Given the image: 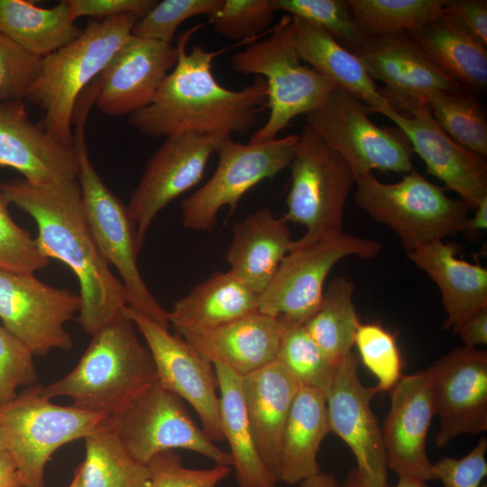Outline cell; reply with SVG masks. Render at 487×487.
<instances>
[{"label": "cell", "instance_id": "1", "mask_svg": "<svg viewBox=\"0 0 487 487\" xmlns=\"http://www.w3.org/2000/svg\"><path fill=\"white\" fill-rule=\"evenodd\" d=\"M0 192L34 219L41 253L66 264L78 280L77 320L87 334L93 335L124 312L128 306L124 285L96 244L78 179L32 184L18 179L1 182Z\"/></svg>", "mask_w": 487, "mask_h": 487}, {"label": "cell", "instance_id": "2", "mask_svg": "<svg viewBox=\"0 0 487 487\" xmlns=\"http://www.w3.org/2000/svg\"><path fill=\"white\" fill-rule=\"evenodd\" d=\"M202 24L182 32L177 41L178 58L152 102L129 115L128 124L152 138L191 132L199 134H247L267 108V83L256 76L241 89L221 86L212 73L213 60L226 49L208 51L187 44Z\"/></svg>", "mask_w": 487, "mask_h": 487}, {"label": "cell", "instance_id": "3", "mask_svg": "<svg viewBox=\"0 0 487 487\" xmlns=\"http://www.w3.org/2000/svg\"><path fill=\"white\" fill-rule=\"evenodd\" d=\"M126 313L92 336L77 365L63 378L43 387L51 400L69 397L72 406L111 416L158 380L152 354Z\"/></svg>", "mask_w": 487, "mask_h": 487}, {"label": "cell", "instance_id": "4", "mask_svg": "<svg viewBox=\"0 0 487 487\" xmlns=\"http://www.w3.org/2000/svg\"><path fill=\"white\" fill-rule=\"evenodd\" d=\"M138 20L133 14L93 20L76 40L41 58L24 99L43 111L41 124L60 142L75 145L71 124L79 96L132 36Z\"/></svg>", "mask_w": 487, "mask_h": 487}, {"label": "cell", "instance_id": "5", "mask_svg": "<svg viewBox=\"0 0 487 487\" xmlns=\"http://www.w3.org/2000/svg\"><path fill=\"white\" fill-rule=\"evenodd\" d=\"M230 61L234 71L262 77L267 83L269 117L251 137V143L277 139L293 118L320 107L336 87L329 78L301 63L289 14L280 18L267 38L235 52Z\"/></svg>", "mask_w": 487, "mask_h": 487}, {"label": "cell", "instance_id": "6", "mask_svg": "<svg viewBox=\"0 0 487 487\" xmlns=\"http://www.w3.org/2000/svg\"><path fill=\"white\" fill-rule=\"evenodd\" d=\"M354 202L372 220L388 226L407 253L425 244L464 231L469 207L449 198L415 170L395 183H384L372 172L356 178Z\"/></svg>", "mask_w": 487, "mask_h": 487}, {"label": "cell", "instance_id": "7", "mask_svg": "<svg viewBox=\"0 0 487 487\" xmlns=\"http://www.w3.org/2000/svg\"><path fill=\"white\" fill-rule=\"evenodd\" d=\"M289 167L291 182L282 218L306 228L289 251L343 234L345 207L356 181L345 161L306 124Z\"/></svg>", "mask_w": 487, "mask_h": 487}, {"label": "cell", "instance_id": "8", "mask_svg": "<svg viewBox=\"0 0 487 487\" xmlns=\"http://www.w3.org/2000/svg\"><path fill=\"white\" fill-rule=\"evenodd\" d=\"M34 384L0 405V430L19 470L23 487H46L44 470L60 446L107 425V415L60 406Z\"/></svg>", "mask_w": 487, "mask_h": 487}, {"label": "cell", "instance_id": "9", "mask_svg": "<svg viewBox=\"0 0 487 487\" xmlns=\"http://www.w3.org/2000/svg\"><path fill=\"white\" fill-rule=\"evenodd\" d=\"M87 117L86 115L74 117L77 126L74 142L78 161L77 179L94 240L109 266H114L119 273L127 305L169 328L168 311L153 297L138 268L140 252L127 207L105 184L88 156L84 136Z\"/></svg>", "mask_w": 487, "mask_h": 487}, {"label": "cell", "instance_id": "10", "mask_svg": "<svg viewBox=\"0 0 487 487\" xmlns=\"http://www.w3.org/2000/svg\"><path fill=\"white\" fill-rule=\"evenodd\" d=\"M108 426L130 456L142 464L161 452L180 448L216 464H233L230 453L216 446L198 426L184 400L158 380L109 416Z\"/></svg>", "mask_w": 487, "mask_h": 487}, {"label": "cell", "instance_id": "11", "mask_svg": "<svg viewBox=\"0 0 487 487\" xmlns=\"http://www.w3.org/2000/svg\"><path fill=\"white\" fill-rule=\"evenodd\" d=\"M370 108L347 90L336 87L325 103L306 115V124L337 152L356 178L374 170L408 173L413 150L398 127H380Z\"/></svg>", "mask_w": 487, "mask_h": 487}, {"label": "cell", "instance_id": "12", "mask_svg": "<svg viewBox=\"0 0 487 487\" xmlns=\"http://www.w3.org/2000/svg\"><path fill=\"white\" fill-rule=\"evenodd\" d=\"M298 142L299 134L247 144L234 141L232 135L225 137L216 152L218 163L215 172L181 203L184 227L213 231L222 207L234 211L249 189L289 166Z\"/></svg>", "mask_w": 487, "mask_h": 487}, {"label": "cell", "instance_id": "13", "mask_svg": "<svg viewBox=\"0 0 487 487\" xmlns=\"http://www.w3.org/2000/svg\"><path fill=\"white\" fill-rule=\"evenodd\" d=\"M380 242L340 234L308 246L289 251L265 289L259 295L262 313L304 325L319 308L325 281L343 258H375Z\"/></svg>", "mask_w": 487, "mask_h": 487}, {"label": "cell", "instance_id": "14", "mask_svg": "<svg viewBox=\"0 0 487 487\" xmlns=\"http://www.w3.org/2000/svg\"><path fill=\"white\" fill-rule=\"evenodd\" d=\"M388 104L374 111L391 121L406 136L413 152L426 165V172L455 191L470 209L487 198L486 158L474 153L450 138L434 121L418 96L380 88Z\"/></svg>", "mask_w": 487, "mask_h": 487}, {"label": "cell", "instance_id": "15", "mask_svg": "<svg viewBox=\"0 0 487 487\" xmlns=\"http://www.w3.org/2000/svg\"><path fill=\"white\" fill-rule=\"evenodd\" d=\"M226 136L179 133L165 138L150 157L126 206L139 252L159 213L201 180L209 158Z\"/></svg>", "mask_w": 487, "mask_h": 487}, {"label": "cell", "instance_id": "16", "mask_svg": "<svg viewBox=\"0 0 487 487\" xmlns=\"http://www.w3.org/2000/svg\"><path fill=\"white\" fill-rule=\"evenodd\" d=\"M79 294L40 280L34 273L0 270V318L33 355L69 351L71 335L65 324L79 312Z\"/></svg>", "mask_w": 487, "mask_h": 487}, {"label": "cell", "instance_id": "17", "mask_svg": "<svg viewBox=\"0 0 487 487\" xmlns=\"http://www.w3.org/2000/svg\"><path fill=\"white\" fill-rule=\"evenodd\" d=\"M126 313L152 354L160 383L194 408L213 442L225 440L213 363L179 335L141 311L127 306Z\"/></svg>", "mask_w": 487, "mask_h": 487}, {"label": "cell", "instance_id": "18", "mask_svg": "<svg viewBox=\"0 0 487 487\" xmlns=\"http://www.w3.org/2000/svg\"><path fill=\"white\" fill-rule=\"evenodd\" d=\"M359 360L352 352L336 366L326 396L330 430L351 449L364 481L371 486L382 487L387 485V459L381 428L371 408L372 398L380 391L362 383Z\"/></svg>", "mask_w": 487, "mask_h": 487}, {"label": "cell", "instance_id": "19", "mask_svg": "<svg viewBox=\"0 0 487 487\" xmlns=\"http://www.w3.org/2000/svg\"><path fill=\"white\" fill-rule=\"evenodd\" d=\"M439 429L437 447L487 430V353L455 347L427 368Z\"/></svg>", "mask_w": 487, "mask_h": 487}, {"label": "cell", "instance_id": "20", "mask_svg": "<svg viewBox=\"0 0 487 487\" xmlns=\"http://www.w3.org/2000/svg\"><path fill=\"white\" fill-rule=\"evenodd\" d=\"M391 407L381 428L387 466L399 477L436 480L427 454V437L436 416L427 369L401 376L391 389Z\"/></svg>", "mask_w": 487, "mask_h": 487}, {"label": "cell", "instance_id": "21", "mask_svg": "<svg viewBox=\"0 0 487 487\" xmlns=\"http://www.w3.org/2000/svg\"><path fill=\"white\" fill-rule=\"evenodd\" d=\"M177 58L172 43L132 34L93 81L94 103L114 116L130 115L147 106Z\"/></svg>", "mask_w": 487, "mask_h": 487}, {"label": "cell", "instance_id": "22", "mask_svg": "<svg viewBox=\"0 0 487 487\" xmlns=\"http://www.w3.org/2000/svg\"><path fill=\"white\" fill-rule=\"evenodd\" d=\"M0 167L20 172L32 184L77 179L76 147L54 138L33 123L23 100L0 103Z\"/></svg>", "mask_w": 487, "mask_h": 487}, {"label": "cell", "instance_id": "23", "mask_svg": "<svg viewBox=\"0 0 487 487\" xmlns=\"http://www.w3.org/2000/svg\"><path fill=\"white\" fill-rule=\"evenodd\" d=\"M173 328L212 363H224L241 376L277 361L280 320L259 309L214 327Z\"/></svg>", "mask_w": 487, "mask_h": 487}, {"label": "cell", "instance_id": "24", "mask_svg": "<svg viewBox=\"0 0 487 487\" xmlns=\"http://www.w3.org/2000/svg\"><path fill=\"white\" fill-rule=\"evenodd\" d=\"M299 386L278 361L242 376L247 420L260 455L277 482L283 433Z\"/></svg>", "mask_w": 487, "mask_h": 487}, {"label": "cell", "instance_id": "25", "mask_svg": "<svg viewBox=\"0 0 487 487\" xmlns=\"http://www.w3.org/2000/svg\"><path fill=\"white\" fill-rule=\"evenodd\" d=\"M451 242L436 240L408 254L411 262L436 284L446 319L443 328L454 333L471 316L487 307V270L457 257Z\"/></svg>", "mask_w": 487, "mask_h": 487}, {"label": "cell", "instance_id": "26", "mask_svg": "<svg viewBox=\"0 0 487 487\" xmlns=\"http://www.w3.org/2000/svg\"><path fill=\"white\" fill-rule=\"evenodd\" d=\"M353 53L372 80L393 93L419 96L463 88L438 70L407 33L367 37Z\"/></svg>", "mask_w": 487, "mask_h": 487}, {"label": "cell", "instance_id": "27", "mask_svg": "<svg viewBox=\"0 0 487 487\" xmlns=\"http://www.w3.org/2000/svg\"><path fill=\"white\" fill-rule=\"evenodd\" d=\"M288 223L262 207L233 225L225 258L230 271L260 295L292 243Z\"/></svg>", "mask_w": 487, "mask_h": 487}, {"label": "cell", "instance_id": "28", "mask_svg": "<svg viewBox=\"0 0 487 487\" xmlns=\"http://www.w3.org/2000/svg\"><path fill=\"white\" fill-rule=\"evenodd\" d=\"M430 62L464 89L487 87V46L446 11L407 33Z\"/></svg>", "mask_w": 487, "mask_h": 487}, {"label": "cell", "instance_id": "29", "mask_svg": "<svg viewBox=\"0 0 487 487\" xmlns=\"http://www.w3.org/2000/svg\"><path fill=\"white\" fill-rule=\"evenodd\" d=\"M329 432L325 394L299 386L283 433L278 482L293 485L320 473L317 454Z\"/></svg>", "mask_w": 487, "mask_h": 487}, {"label": "cell", "instance_id": "30", "mask_svg": "<svg viewBox=\"0 0 487 487\" xmlns=\"http://www.w3.org/2000/svg\"><path fill=\"white\" fill-rule=\"evenodd\" d=\"M294 45L301 61L329 78L365 104L371 112L385 106L387 100L357 57L319 26L291 16Z\"/></svg>", "mask_w": 487, "mask_h": 487}, {"label": "cell", "instance_id": "31", "mask_svg": "<svg viewBox=\"0 0 487 487\" xmlns=\"http://www.w3.org/2000/svg\"><path fill=\"white\" fill-rule=\"evenodd\" d=\"M259 295L230 271H216L168 312L172 327L217 326L258 310Z\"/></svg>", "mask_w": 487, "mask_h": 487}, {"label": "cell", "instance_id": "32", "mask_svg": "<svg viewBox=\"0 0 487 487\" xmlns=\"http://www.w3.org/2000/svg\"><path fill=\"white\" fill-rule=\"evenodd\" d=\"M218 389L224 438L238 487H278L266 468L251 431L242 392V376L227 365L213 363Z\"/></svg>", "mask_w": 487, "mask_h": 487}, {"label": "cell", "instance_id": "33", "mask_svg": "<svg viewBox=\"0 0 487 487\" xmlns=\"http://www.w3.org/2000/svg\"><path fill=\"white\" fill-rule=\"evenodd\" d=\"M71 18L68 0L43 8L26 0H0V32L30 54L43 58L82 32Z\"/></svg>", "mask_w": 487, "mask_h": 487}, {"label": "cell", "instance_id": "34", "mask_svg": "<svg viewBox=\"0 0 487 487\" xmlns=\"http://www.w3.org/2000/svg\"><path fill=\"white\" fill-rule=\"evenodd\" d=\"M354 286L345 276L334 278L321 304L304 324L326 357L335 365L352 353L360 322L353 301Z\"/></svg>", "mask_w": 487, "mask_h": 487}, {"label": "cell", "instance_id": "35", "mask_svg": "<svg viewBox=\"0 0 487 487\" xmlns=\"http://www.w3.org/2000/svg\"><path fill=\"white\" fill-rule=\"evenodd\" d=\"M82 487H147L150 471L125 451L107 425L84 438Z\"/></svg>", "mask_w": 487, "mask_h": 487}, {"label": "cell", "instance_id": "36", "mask_svg": "<svg viewBox=\"0 0 487 487\" xmlns=\"http://www.w3.org/2000/svg\"><path fill=\"white\" fill-rule=\"evenodd\" d=\"M419 97L436 124L455 142L484 158L487 156V120L484 110L464 88L431 90Z\"/></svg>", "mask_w": 487, "mask_h": 487}, {"label": "cell", "instance_id": "37", "mask_svg": "<svg viewBox=\"0 0 487 487\" xmlns=\"http://www.w3.org/2000/svg\"><path fill=\"white\" fill-rule=\"evenodd\" d=\"M366 37L408 33L442 14L446 0H347Z\"/></svg>", "mask_w": 487, "mask_h": 487}, {"label": "cell", "instance_id": "38", "mask_svg": "<svg viewBox=\"0 0 487 487\" xmlns=\"http://www.w3.org/2000/svg\"><path fill=\"white\" fill-rule=\"evenodd\" d=\"M278 318L280 338L277 361L300 386L316 389L326 398L338 364H333L326 357L304 325Z\"/></svg>", "mask_w": 487, "mask_h": 487}, {"label": "cell", "instance_id": "39", "mask_svg": "<svg viewBox=\"0 0 487 487\" xmlns=\"http://www.w3.org/2000/svg\"><path fill=\"white\" fill-rule=\"evenodd\" d=\"M277 11L314 23L354 52L367 37L359 29L347 0H273Z\"/></svg>", "mask_w": 487, "mask_h": 487}, {"label": "cell", "instance_id": "40", "mask_svg": "<svg viewBox=\"0 0 487 487\" xmlns=\"http://www.w3.org/2000/svg\"><path fill=\"white\" fill-rule=\"evenodd\" d=\"M223 0H162L141 19L132 29L136 37L172 43L179 26L196 15L214 16L222 6Z\"/></svg>", "mask_w": 487, "mask_h": 487}, {"label": "cell", "instance_id": "41", "mask_svg": "<svg viewBox=\"0 0 487 487\" xmlns=\"http://www.w3.org/2000/svg\"><path fill=\"white\" fill-rule=\"evenodd\" d=\"M354 345L363 363L377 378L380 392L390 391L401 377V359L394 336L378 324H360Z\"/></svg>", "mask_w": 487, "mask_h": 487}, {"label": "cell", "instance_id": "42", "mask_svg": "<svg viewBox=\"0 0 487 487\" xmlns=\"http://www.w3.org/2000/svg\"><path fill=\"white\" fill-rule=\"evenodd\" d=\"M8 206L9 202L0 192V270L34 273L47 267L50 259L39 250L31 233L14 222Z\"/></svg>", "mask_w": 487, "mask_h": 487}, {"label": "cell", "instance_id": "43", "mask_svg": "<svg viewBox=\"0 0 487 487\" xmlns=\"http://www.w3.org/2000/svg\"><path fill=\"white\" fill-rule=\"evenodd\" d=\"M277 9L273 0H223L208 23L222 36L235 40L254 39L272 22Z\"/></svg>", "mask_w": 487, "mask_h": 487}, {"label": "cell", "instance_id": "44", "mask_svg": "<svg viewBox=\"0 0 487 487\" xmlns=\"http://www.w3.org/2000/svg\"><path fill=\"white\" fill-rule=\"evenodd\" d=\"M146 465L150 471L147 487H216L232 472L230 466L219 464L207 469L185 467L174 450L154 455Z\"/></svg>", "mask_w": 487, "mask_h": 487}, {"label": "cell", "instance_id": "45", "mask_svg": "<svg viewBox=\"0 0 487 487\" xmlns=\"http://www.w3.org/2000/svg\"><path fill=\"white\" fill-rule=\"evenodd\" d=\"M36 381L33 354L18 337L0 326V405L14 399L18 387L34 385Z\"/></svg>", "mask_w": 487, "mask_h": 487}, {"label": "cell", "instance_id": "46", "mask_svg": "<svg viewBox=\"0 0 487 487\" xmlns=\"http://www.w3.org/2000/svg\"><path fill=\"white\" fill-rule=\"evenodd\" d=\"M41 65V58L30 54L0 32V103L24 100Z\"/></svg>", "mask_w": 487, "mask_h": 487}, {"label": "cell", "instance_id": "47", "mask_svg": "<svg viewBox=\"0 0 487 487\" xmlns=\"http://www.w3.org/2000/svg\"><path fill=\"white\" fill-rule=\"evenodd\" d=\"M487 439L482 436L463 458L445 456L434 468L444 487H480L487 475Z\"/></svg>", "mask_w": 487, "mask_h": 487}, {"label": "cell", "instance_id": "48", "mask_svg": "<svg viewBox=\"0 0 487 487\" xmlns=\"http://www.w3.org/2000/svg\"><path fill=\"white\" fill-rule=\"evenodd\" d=\"M71 18L91 16L98 21L133 14L143 17L157 3L155 0H68Z\"/></svg>", "mask_w": 487, "mask_h": 487}, {"label": "cell", "instance_id": "49", "mask_svg": "<svg viewBox=\"0 0 487 487\" xmlns=\"http://www.w3.org/2000/svg\"><path fill=\"white\" fill-rule=\"evenodd\" d=\"M445 11L460 21L487 46L486 0H446Z\"/></svg>", "mask_w": 487, "mask_h": 487}, {"label": "cell", "instance_id": "50", "mask_svg": "<svg viewBox=\"0 0 487 487\" xmlns=\"http://www.w3.org/2000/svg\"><path fill=\"white\" fill-rule=\"evenodd\" d=\"M464 346L476 348L487 345V307L480 309L455 331Z\"/></svg>", "mask_w": 487, "mask_h": 487}, {"label": "cell", "instance_id": "51", "mask_svg": "<svg viewBox=\"0 0 487 487\" xmlns=\"http://www.w3.org/2000/svg\"><path fill=\"white\" fill-rule=\"evenodd\" d=\"M341 487H373L368 484L356 468L351 469L346 474ZM382 487H389L387 485ZM394 487H429L427 482L409 476L399 477V482Z\"/></svg>", "mask_w": 487, "mask_h": 487}, {"label": "cell", "instance_id": "52", "mask_svg": "<svg viewBox=\"0 0 487 487\" xmlns=\"http://www.w3.org/2000/svg\"><path fill=\"white\" fill-rule=\"evenodd\" d=\"M0 487H23L19 470L9 453L0 457Z\"/></svg>", "mask_w": 487, "mask_h": 487}, {"label": "cell", "instance_id": "53", "mask_svg": "<svg viewBox=\"0 0 487 487\" xmlns=\"http://www.w3.org/2000/svg\"><path fill=\"white\" fill-rule=\"evenodd\" d=\"M474 214L469 216L464 231L469 238H476L481 231L487 228V198H484L473 209Z\"/></svg>", "mask_w": 487, "mask_h": 487}, {"label": "cell", "instance_id": "54", "mask_svg": "<svg viewBox=\"0 0 487 487\" xmlns=\"http://www.w3.org/2000/svg\"><path fill=\"white\" fill-rule=\"evenodd\" d=\"M300 487H341L335 475L325 473L314 474L300 482Z\"/></svg>", "mask_w": 487, "mask_h": 487}, {"label": "cell", "instance_id": "55", "mask_svg": "<svg viewBox=\"0 0 487 487\" xmlns=\"http://www.w3.org/2000/svg\"><path fill=\"white\" fill-rule=\"evenodd\" d=\"M68 487H82L81 470L79 464L75 468L73 479Z\"/></svg>", "mask_w": 487, "mask_h": 487}, {"label": "cell", "instance_id": "56", "mask_svg": "<svg viewBox=\"0 0 487 487\" xmlns=\"http://www.w3.org/2000/svg\"><path fill=\"white\" fill-rule=\"evenodd\" d=\"M8 453L5 441L0 430V457Z\"/></svg>", "mask_w": 487, "mask_h": 487}, {"label": "cell", "instance_id": "57", "mask_svg": "<svg viewBox=\"0 0 487 487\" xmlns=\"http://www.w3.org/2000/svg\"><path fill=\"white\" fill-rule=\"evenodd\" d=\"M480 487H487L486 483L482 484Z\"/></svg>", "mask_w": 487, "mask_h": 487}]
</instances>
